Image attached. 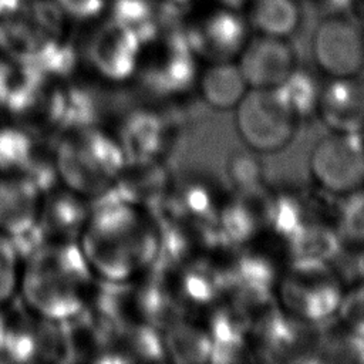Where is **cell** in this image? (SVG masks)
I'll return each mask as SVG.
<instances>
[{"instance_id": "1", "label": "cell", "mask_w": 364, "mask_h": 364, "mask_svg": "<svg viewBox=\"0 0 364 364\" xmlns=\"http://www.w3.org/2000/svg\"><path fill=\"white\" fill-rule=\"evenodd\" d=\"M162 229L142 205L115 196L91 208L77 243L98 282L124 284L149 273Z\"/></svg>"}, {"instance_id": "2", "label": "cell", "mask_w": 364, "mask_h": 364, "mask_svg": "<svg viewBox=\"0 0 364 364\" xmlns=\"http://www.w3.org/2000/svg\"><path fill=\"white\" fill-rule=\"evenodd\" d=\"M95 284L77 242L44 239L23 256L17 296L33 316L64 323L87 309Z\"/></svg>"}, {"instance_id": "3", "label": "cell", "mask_w": 364, "mask_h": 364, "mask_svg": "<svg viewBox=\"0 0 364 364\" xmlns=\"http://www.w3.org/2000/svg\"><path fill=\"white\" fill-rule=\"evenodd\" d=\"M51 159L58 183L85 199L111 193L127 164L117 136L92 122L61 132Z\"/></svg>"}, {"instance_id": "4", "label": "cell", "mask_w": 364, "mask_h": 364, "mask_svg": "<svg viewBox=\"0 0 364 364\" xmlns=\"http://www.w3.org/2000/svg\"><path fill=\"white\" fill-rule=\"evenodd\" d=\"M64 17L54 0H0V55L47 74L64 51Z\"/></svg>"}, {"instance_id": "5", "label": "cell", "mask_w": 364, "mask_h": 364, "mask_svg": "<svg viewBox=\"0 0 364 364\" xmlns=\"http://www.w3.org/2000/svg\"><path fill=\"white\" fill-rule=\"evenodd\" d=\"M141 36L132 81L155 98H176L192 88L200 61L192 51L181 26H155Z\"/></svg>"}, {"instance_id": "6", "label": "cell", "mask_w": 364, "mask_h": 364, "mask_svg": "<svg viewBox=\"0 0 364 364\" xmlns=\"http://www.w3.org/2000/svg\"><path fill=\"white\" fill-rule=\"evenodd\" d=\"M344 290L330 263L289 262L280 272L274 301L293 318L314 327L337 316Z\"/></svg>"}, {"instance_id": "7", "label": "cell", "mask_w": 364, "mask_h": 364, "mask_svg": "<svg viewBox=\"0 0 364 364\" xmlns=\"http://www.w3.org/2000/svg\"><path fill=\"white\" fill-rule=\"evenodd\" d=\"M90 23L75 47V61L97 81L112 85L132 81L141 46L139 33L111 16Z\"/></svg>"}, {"instance_id": "8", "label": "cell", "mask_w": 364, "mask_h": 364, "mask_svg": "<svg viewBox=\"0 0 364 364\" xmlns=\"http://www.w3.org/2000/svg\"><path fill=\"white\" fill-rule=\"evenodd\" d=\"M233 112L240 141L256 154L284 149L293 141L300 124L274 88H249Z\"/></svg>"}, {"instance_id": "9", "label": "cell", "mask_w": 364, "mask_h": 364, "mask_svg": "<svg viewBox=\"0 0 364 364\" xmlns=\"http://www.w3.org/2000/svg\"><path fill=\"white\" fill-rule=\"evenodd\" d=\"M314 70L330 78L360 75L364 70V27L350 14L316 20L309 40Z\"/></svg>"}, {"instance_id": "10", "label": "cell", "mask_w": 364, "mask_h": 364, "mask_svg": "<svg viewBox=\"0 0 364 364\" xmlns=\"http://www.w3.org/2000/svg\"><path fill=\"white\" fill-rule=\"evenodd\" d=\"M307 166L313 182L328 195L343 198L363 189V134L330 131L313 145Z\"/></svg>"}, {"instance_id": "11", "label": "cell", "mask_w": 364, "mask_h": 364, "mask_svg": "<svg viewBox=\"0 0 364 364\" xmlns=\"http://www.w3.org/2000/svg\"><path fill=\"white\" fill-rule=\"evenodd\" d=\"M199 61H236L252 30L243 10L212 3L208 9L192 13L181 26Z\"/></svg>"}, {"instance_id": "12", "label": "cell", "mask_w": 364, "mask_h": 364, "mask_svg": "<svg viewBox=\"0 0 364 364\" xmlns=\"http://www.w3.org/2000/svg\"><path fill=\"white\" fill-rule=\"evenodd\" d=\"M249 85L255 90L279 87L297 67V54L290 40L255 34L236 58Z\"/></svg>"}, {"instance_id": "13", "label": "cell", "mask_w": 364, "mask_h": 364, "mask_svg": "<svg viewBox=\"0 0 364 364\" xmlns=\"http://www.w3.org/2000/svg\"><path fill=\"white\" fill-rule=\"evenodd\" d=\"M43 189L27 173L0 175V233L18 239L38 226Z\"/></svg>"}, {"instance_id": "14", "label": "cell", "mask_w": 364, "mask_h": 364, "mask_svg": "<svg viewBox=\"0 0 364 364\" xmlns=\"http://www.w3.org/2000/svg\"><path fill=\"white\" fill-rule=\"evenodd\" d=\"M317 117L334 132H364V77L330 78L323 82Z\"/></svg>"}, {"instance_id": "15", "label": "cell", "mask_w": 364, "mask_h": 364, "mask_svg": "<svg viewBox=\"0 0 364 364\" xmlns=\"http://www.w3.org/2000/svg\"><path fill=\"white\" fill-rule=\"evenodd\" d=\"M304 324L280 307H267L260 318H253L250 330V346L264 354L267 360H283L287 355L293 360V354H301L303 348L310 347L309 331Z\"/></svg>"}, {"instance_id": "16", "label": "cell", "mask_w": 364, "mask_h": 364, "mask_svg": "<svg viewBox=\"0 0 364 364\" xmlns=\"http://www.w3.org/2000/svg\"><path fill=\"white\" fill-rule=\"evenodd\" d=\"M87 200L63 185L46 191L38 219V230L43 237L77 242L91 210Z\"/></svg>"}, {"instance_id": "17", "label": "cell", "mask_w": 364, "mask_h": 364, "mask_svg": "<svg viewBox=\"0 0 364 364\" xmlns=\"http://www.w3.org/2000/svg\"><path fill=\"white\" fill-rule=\"evenodd\" d=\"M46 74L0 55V118L18 124L33 105Z\"/></svg>"}, {"instance_id": "18", "label": "cell", "mask_w": 364, "mask_h": 364, "mask_svg": "<svg viewBox=\"0 0 364 364\" xmlns=\"http://www.w3.org/2000/svg\"><path fill=\"white\" fill-rule=\"evenodd\" d=\"M196 90L210 108L233 111L249 91V85L236 61H216L200 67Z\"/></svg>"}, {"instance_id": "19", "label": "cell", "mask_w": 364, "mask_h": 364, "mask_svg": "<svg viewBox=\"0 0 364 364\" xmlns=\"http://www.w3.org/2000/svg\"><path fill=\"white\" fill-rule=\"evenodd\" d=\"M253 34L290 40L301 27L300 0H249L243 9Z\"/></svg>"}, {"instance_id": "20", "label": "cell", "mask_w": 364, "mask_h": 364, "mask_svg": "<svg viewBox=\"0 0 364 364\" xmlns=\"http://www.w3.org/2000/svg\"><path fill=\"white\" fill-rule=\"evenodd\" d=\"M115 136L127 161H156L166 146V125L155 112L135 111Z\"/></svg>"}, {"instance_id": "21", "label": "cell", "mask_w": 364, "mask_h": 364, "mask_svg": "<svg viewBox=\"0 0 364 364\" xmlns=\"http://www.w3.org/2000/svg\"><path fill=\"white\" fill-rule=\"evenodd\" d=\"M317 74L314 68L310 70L297 64L291 74L274 88L299 122L317 115L323 88V82L317 78Z\"/></svg>"}, {"instance_id": "22", "label": "cell", "mask_w": 364, "mask_h": 364, "mask_svg": "<svg viewBox=\"0 0 364 364\" xmlns=\"http://www.w3.org/2000/svg\"><path fill=\"white\" fill-rule=\"evenodd\" d=\"M164 353L178 361H208L212 355V341L206 327L192 323H173L162 338Z\"/></svg>"}, {"instance_id": "23", "label": "cell", "mask_w": 364, "mask_h": 364, "mask_svg": "<svg viewBox=\"0 0 364 364\" xmlns=\"http://www.w3.org/2000/svg\"><path fill=\"white\" fill-rule=\"evenodd\" d=\"M34 156L31 132L11 122L0 125V175L27 173Z\"/></svg>"}, {"instance_id": "24", "label": "cell", "mask_w": 364, "mask_h": 364, "mask_svg": "<svg viewBox=\"0 0 364 364\" xmlns=\"http://www.w3.org/2000/svg\"><path fill=\"white\" fill-rule=\"evenodd\" d=\"M253 154L256 152H235L228 161L226 173L239 196L259 198L264 195L263 164Z\"/></svg>"}, {"instance_id": "25", "label": "cell", "mask_w": 364, "mask_h": 364, "mask_svg": "<svg viewBox=\"0 0 364 364\" xmlns=\"http://www.w3.org/2000/svg\"><path fill=\"white\" fill-rule=\"evenodd\" d=\"M21 260L14 240L0 233V310L17 296Z\"/></svg>"}, {"instance_id": "26", "label": "cell", "mask_w": 364, "mask_h": 364, "mask_svg": "<svg viewBox=\"0 0 364 364\" xmlns=\"http://www.w3.org/2000/svg\"><path fill=\"white\" fill-rule=\"evenodd\" d=\"M344 205L337 215V232L341 240L364 246V188L343 196Z\"/></svg>"}, {"instance_id": "27", "label": "cell", "mask_w": 364, "mask_h": 364, "mask_svg": "<svg viewBox=\"0 0 364 364\" xmlns=\"http://www.w3.org/2000/svg\"><path fill=\"white\" fill-rule=\"evenodd\" d=\"M318 351L327 353V355L333 354L328 360L334 361H364V337L340 324L338 331L333 333L331 337L318 340Z\"/></svg>"}, {"instance_id": "28", "label": "cell", "mask_w": 364, "mask_h": 364, "mask_svg": "<svg viewBox=\"0 0 364 364\" xmlns=\"http://www.w3.org/2000/svg\"><path fill=\"white\" fill-rule=\"evenodd\" d=\"M336 317L341 326L364 337V279L346 287Z\"/></svg>"}, {"instance_id": "29", "label": "cell", "mask_w": 364, "mask_h": 364, "mask_svg": "<svg viewBox=\"0 0 364 364\" xmlns=\"http://www.w3.org/2000/svg\"><path fill=\"white\" fill-rule=\"evenodd\" d=\"M64 16L80 21H92L101 17L108 0H54Z\"/></svg>"}, {"instance_id": "30", "label": "cell", "mask_w": 364, "mask_h": 364, "mask_svg": "<svg viewBox=\"0 0 364 364\" xmlns=\"http://www.w3.org/2000/svg\"><path fill=\"white\" fill-rule=\"evenodd\" d=\"M354 0H300L304 11L313 14L316 18L350 13Z\"/></svg>"}, {"instance_id": "31", "label": "cell", "mask_w": 364, "mask_h": 364, "mask_svg": "<svg viewBox=\"0 0 364 364\" xmlns=\"http://www.w3.org/2000/svg\"><path fill=\"white\" fill-rule=\"evenodd\" d=\"M350 14L364 27V0H354Z\"/></svg>"}, {"instance_id": "32", "label": "cell", "mask_w": 364, "mask_h": 364, "mask_svg": "<svg viewBox=\"0 0 364 364\" xmlns=\"http://www.w3.org/2000/svg\"><path fill=\"white\" fill-rule=\"evenodd\" d=\"M210 1L215 3V4L225 6V7H230V9H236V10H243L249 0H210Z\"/></svg>"}, {"instance_id": "33", "label": "cell", "mask_w": 364, "mask_h": 364, "mask_svg": "<svg viewBox=\"0 0 364 364\" xmlns=\"http://www.w3.org/2000/svg\"><path fill=\"white\" fill-rule=\"evenodd\" d=\"M164 1H179V0H164Z\"/></svg>"}]
</instances>
